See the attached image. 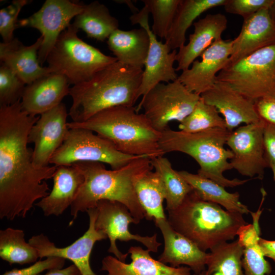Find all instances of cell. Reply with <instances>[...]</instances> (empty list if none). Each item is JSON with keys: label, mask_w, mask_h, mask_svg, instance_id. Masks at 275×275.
Returning <instances> with one entry per match:
<instances>
[{"label": "cell", "mask_w": 275, "mask_h": 275, "mask_svg": "<svg viewBox=\"0 0 275 275\" xmlns=\"http://www.w3.org/2000/svg\"><path fill=\"white\" fill-rule=\"evenodd\" d=\"M39 117L29 115L21 100L0 105V218L25 217L36 201L47 196L45 180L57 166L36 167L28 147V136Z\"/></svg>", "instance_id": "1"}, {"label": "cell", "mask_w": 275, "mask_h": 275, "mask_svg": "<svg viewBox=\"0 0 275 275\" xmlns=\"http://www.w3.org/2000/svg\"><path fill=\"white\" fill-rule=\"evenodd\" d=\"M72 165L81 172L84 181L70 206L73 217L69 226L79 212L95 207L101 200L123 204L139 223L145 217V211L136 197L135 183L140 175L153 169L150 158L141 157L121 168L111 170L97 162H81Z\"/></svg>", "instance_id": "2"}, {"label": "cell", "mask_w": 275, "mask_h": 275, "mask_svg": "<svg viewBox=\"0 0 275 275\" xmlns=\"http://www.w3.org/2000/svg\"><path fill=\"white\" fill-rule=\"evenodd\" d=\"M143 73V69L117 61L89 80L73 85L69 91L72 122L85 121L110 107L133 106L139 98Z\"/></svg>", "instance_id": "3"}, {"label": "cell", "mask_w": 275, "mask_h": 275, "mask_svg": "<svg viewBox=\"0 0 275 275\" xmlns=\"http://www.w3.org/2000/svg\"><path fill=\"white\" fill-rule=\"evenodd\" d=\"M69 129L90 130L111 142L120 152L152 159L163 156L159 147L161 132L133 106H117L101 111L81 122H68Z\"/></svg>", "instance_id": "4"}, {"label": "cell", "mask_w": 275, "mask_h": 275, "mask_svg": "<svg viewBox=\"0 0 275 275\" xmlns=\"http://www.w3.org/2000/svg\"><path fill=\"white\" fill-rule=\"evenodd\" d=\"M168 212L172 227L205 252L234 239L239 228L248 224L243 214L204 201L194 190L177 208Z\"/></svg>", "instance_id": "5"}, {"label": "cell", "mask_w": 275, "mask_h": 275, "mask_svg": "<svg viewBox=\"0 0 275 275\" xmlns=\"http://www.w3.org/2000/svg\"><path fill=\"white\" fill-rule=\"evenodd\" d=\"M232 131L215 128L206 131L187 133L167 128L161 134L159 144L166 154L180 152L188 155L198 163L197 174L210 179L224 187L243 185L250 179H229L224 173L233 169L230 161L234 156L230 149L225 148Z\"/></svg>", "instance_id": "6"}, {"label": "cell", "mask_w": 275, "mask_h": 275, "mask_svg": "<svg viewBox=\"0 0 275 275\" xmlns=\"http://www.w3.org/2000/svg\"><path fill=\"white\" fill-rule=\"evenodd\" d=\"M78 30L72 23L60 35L46 61L52 73L64 75L69 84L86 81L96 73L116 62L83 41L77 36Z\"/></svg>", "instance_id": "7"}, {"label": "cell", "mask_w": 275, "mask_h": 275, "mask_svg": "<svg viewBox=\"0 0 275 275\" xmlns=\"http://www.w3.org/2000/svg\"><path fill=\"white\" fill-rule=\"evenodd\" d=\"M216 81L229 84L254 102L275 97V44L223 68L217 74Z\"/></svg>", "instance_id": "8"}, {"label": "cell", "mask_w": 275, "mask_h": 275, "mask_svg": "<svg viewBox=\"0 0 275 275\" xmlns=\"http://www.w3.org/2000/svg\"><path fill=\"white\" fill-rule=\"evenodd\" d=\"M94 133L84 128L69 129L65 141L52 156L49 163L60 166L97 162L108 164L112 170H116L146 157L124 154L111 142Z\"/></svg>", "instance_id": "9"}, {"label": "cell", "mask_w": 275, "mask_h": 275, "mask_svg": "<svg viewBox=\"0 0 275 275\" xmlns=\"http://www.w3.org/2000/svg\"><path fill=\"white\" fill-rule=\"evenodd\" d=\"M201 96L189 91L178 79L161 82L151 89L138 104L137 112L144 114L157 131L162 132L168 124L181 122L195 108Z\"/></svg>", "instance_id": "10"}, {"label": "cell", "mask_w": 275, "mask_h": 275, "mask_svg": "<svg viewBox=\"0 0 275 275\" xmlns=\"http://www.w3.org/2000/svg\"><path fill=\"white\" fill-rule=\"evenodd\" d=\"M85 5L69 0H46L38 11L18 21L19 26L36 29L41 33L43 41L38 53L41 66L46 61L60 34L82 11Z\"/></svg>", "instance_id": "11"}, {"label": "cell", "mask_w": 275, "mask_h": 275, "mask_svg": "<svg viewBox=\"0 0 275 275\" xmlns=\"http://www.w3.org/2000/svg\"><path fill=\"white\" fill-rule=\"evenodd\" d=\"M264 125L262 119L245 124L232 131L227 141L234 155L230 164L242 176L262 179L265 169L269 167L263 140Z\"/></svg>", "instance_id": "12"}, {"label": "cell", "mask_w": 275, "mask_h": 275, "mask_svg": "<svg viewBox=\"0 0 275 275\" xmlns=\"http://www.w3.org/2000/svg\"><path fill=\"white\" fill-rule=\"evenodd\" d=\"M95 207L97 209L95 228L107 235L110 241L108 252L113 254L117 259L125 262L128 254H123L119 250L116 243L117 240H135L142 243L150 252H157L161 243L157 240L156 234L151 236H142L130 232L129 225L139 223L125 205L117 201L101 200Z\"/></svg>", "instance_id": "13"}, {"label": "cell", "mask_w": 275, "mask_h": 275, "mask_svg": "<svg viewBox=\"0 0 275 275\" xmlns=\"http://www.w3.org/2000/svg\"><path fill=\"white\" fill-rule=\"evenodd\" d=\"M149 12L144 7L130 17L132 24H139L149 35L150 45L144 65L139 98L144 96L151 89L161 82L168 83L178 79L174 64L177 51L171 49L166 43L157 40L148 23Z\"/></svg>", "instance_id": "14"}, {"label": "cell", "mask_w": 275, "mask_h": 275, "mask_svg": "<svg viewBox=\"0 0 275 275\" xmlns=\"http://www.w3.org/2000/svg\"><path fill=\"white\" fill-rule=\"evenodd\" d=\"M65 105L61 103L42 114L32 127L28 143H33L34 164L38 168L48 166L50 160L65 141L69 128Z\"/></svg>", "instance_id": "15"}, {"label": "cell", "mask_w": 275, "mask_h": 275, "mask_svg": "<svg viewBox=\"0 0 275 275\" xmlns=\"http://www.w3.org/2000/svg\"><path fill=\"white\" fill-rule=\"evenodd\" d=\"M87 212L89 217L88 229L80 237L66 247H57L43 233L32 236L29 242L37 250L39 258L55 257L68 259L77 267L81 275L96 274L90 266V255L95 242L106 239L107 236L95 228L96 207L90 208Z\"/></svg>", "instance_id": "16"}, {"label": "cell", "mask_w": 275, "mask_h": 275, "mask_svg": "<svg viewBox=\"0 0 275 275\" xmlns=\"http://www.w3.org/2000/svg\"><path fill=\"white\" fill-rule=\"evenodd\" d=\"M233 40L215 41L178 79L190 92L201 95L211 89L217 74L225 67L231 55Z\"/></svg>", "instance_id": "17"}, {"label": "cell", "mask_w": 275, "mask_h": 275, "mask_svg": "<svg viewBox=\"0 0 275 275\" xmlns=\"http://www.w3.org/2000/svg\"><path fill=\"white\" fill-rule=\"evenodd\" d=\"M201 97L223 116L226 128L230 131L242 123H255L261 119L255 102L226 82L216 81L211 89L201 95Z\"/></svg>", "instance_id": "18"}, {"label": "cell", "mask_w": 275, "mask_h": 275, "mask_svg": "<svg viewBox=\"0 0 275 275\" xmlns=\"http://www.w3.org/2000/svg\"><path fill=\"white\" fill-rule=\"evenodd\" d=\"M269 9H263L243 19L240 32L233 40L231 55L224 68L275 44V22Z\"/></svg>", "instance_id": "19"}, {"label": "cell", "mask_w": 275, "mask_h": 275, "mask_svg": "<svg viewBox=\"0 0 275 275\" xmlns=\"http://www.w3.org/2000/svg\"><path fill=\"white\" fill-rule=\"evenodd\" d=\"M154 221L164 239V250L158 257L159 261L174 267L186 265L195 273L205 269L208 253L200 250L193 242L175 230L167 218Z\"/></svg>", "instance_id": "20"}, {"label": "cell", "mask_w": 275, "mask_h": 275, "mask_svg": "<svg viewBox=\"0 0 275 275\" xmlns=\"http://www.w3.org/2000/svg\"><path fill=\"white\" fill-rule=\"evenodd\" d=\"M227 24V18L222 13L209 14L195 22L194 31L189 35L188 43L177 51L176 71L188 69L214 42L222 39Z\"/></svg>", "instance_id": "21"}, {"label": "cell", "mask_w": 275, "mask_h": 275, "mask_svg": "<svg viewBox=\"0 0 275 275\" xmlns=\"http://www.w3.org/2000/svg\"><path fill=\"white\" fill-rule=\"evenodd\" d=\"M69 84L61 74L51 73L25 87L21 99L22 109L29 115L37 116L60 104L69 94Z\"/></svg>", "instance_id": "22"}, {"label": "cell", "mask_w": 275, "mask_h": 275, "mask_svg": "<svg viewBox=\"0 0 275 275\" xmlns=\"http://www.w3.org/2000/svg\"><path fill=\"white\" fill-rule=\"evenodd\" d=\"M150 252L139 246H131L130 263L107 256L102 260L101 270L107 271V275H191L189 267L168 266L153 259Z\"/></svg>", "instance_id": "23"}, {"label": "cell", "mask_w": 275, "mask_h": 275, "mask_svg": "<svg viewBox=\"0 0 275 275\" xmlns=\"http://www.w3.org/2000/svg\"><path fill=\"white\" fill-rule=\"evenodd\" d=\"M43 38L40 36L33 44L25 46L17 38L0 43V59L26 84L52 72L48 67H42L38 60V53Z\"/></svg>", "instance_id": "24"}, {"label": "cell", "mask_w": 275, "mask_h": 275, "mask_svg": "<svg viewBox=\"0 0 275 275\" xmlns=\"http://www.w3.org/2000/svg\"><path fill=\"white\" fill-rule=\"evenodd\" d=\"M50 193L35 205L46 216H59L71 206L84 181L81 172L74 165L57 166Z\"/></svg>", "instance_id": "25"}, {"label": "cell", "mask_w": 275, "mask_h": 275, "mask_svg": "<svg viewBox=\"0 0 275 275\" xmlns=\"http://www.w3.org/2000/svg\"><path fill=\"white\" fill-rule=\"evenodd\" d=\"M107 44L118 62L138 68L144 67L150 39L144 28L128 31L118 29L108 38Z\"/></svg>", "instance_id": "26"}, {"label": "cell", "mask_w": 275, "mask_h": 275, "mask_svg": "<svg viewBox=\"0 0 275 275\" xmlns=\"http://www.w3.org/2000/svg\"><path fill=\"white\" fill-rule=\"evenodd\" d=\"M227 0H181L165 43L171 50L185 44L186 33L199 16L209 9L224 6Z\"/></svg>", "instance_id": "27"}, {"label": "cell", "mask_w": 275, "mask_h": 275, "mask_svg": "<svg viewBox=\"0 0 275 275\" xmlns=\"http://www.w3.org/2000/svg\"><path fill=\"white\" fill-rule=\"evenodd\" d=\"M178 172L202 200L217 204L231 212L243 215L250 212L248 207L240 201L238 193H229L224 186L198 174L186 171Z\"/></svg>", "instance_id": "28"}, {"label": "cell", "mask_w": 275, "mask_h": 275, "mask_svg": "<svg viewBox=\"0 0 275 275\" xmlns=\"http://www.w3.org/2000/svg\"><path fill=\"white\" fill-rule=\"evenodd\" d=\"M72 24L84 31L88 37L99 41L108 39L119 27L118 20L111 15L105 5L98 1L85 5Z\"/></svg>", "instance_id": "29"}, {"label": "cell", "mask_w": 275, "mask_h": 275, "mask_svg": "<svg viewBox=\"0 0 275 275\" xmlns=\"http://www.w3.org/2000/svg\"><path fill=\"white\" fill-rule=\"evenodd\" d=\"M135 190L147 219L167 218L163 207L164 193L155 171L149 170L140 175L135 182Z\"/></svg>", "instance_id": "30"}, {"label": "cell", "mask_w": 275, "mask_h": 275, "mask_svg": "<svg viewBox=\"0 0 275 275\" xmlns=\"http://www.w3.org/2000/svg\"><path fill=\"white\" fill-rule=\"evenodd\" d=\"M154 171L158 175L164 193L166 209L177 208L186 197L193 190L192 187L174 170L166 157L160 156L151 159Z\"/></svg>", "instance_id": "31"}, {"label": "cell", "mask_w": 275, "mask_h": 275, "mask_svg": "<svg viewBox=\"0 0 275 275\" xmlns=\"http://www.w3.org/2000/svg\"><path fill=\"white\" fill-rule=\"evenodd\" d=\"M210 251L206 262L209 275H245L243 248L237 240L218 244Z\"/></svg>", "instance_id": "32"}, {"label": "cell", "mask_w": 275, "mask_h": 275, "mask_svg": "<svg viewBox=\"0 0 275 275\" xmlns=\"http://www.w3.org/2000/svg\"><path fill=\"white\" fill-rule=\"evenodd\" d=\"M0 257L11 265L35 263L39 258L37 250L25 241L23 231L12 228L0 231Z\"/></svg>", "instance_id": "33"}, {"label": "cell", "mask_w": 275, "mask_h": 275, "mask_svg": "<svg viewBox=\"0 0 275 275\" xmlns=\"http://www.w3.org/2000/svg\"><path fill=\"white\" fill-rule=\"evenodd\" d=\"M217 109L206 103L201 97L195 108L180 122V131L196 133L215 128H227L225 121Z\"/></svg>", "instance_id": "34"}, {"label": "cell", "mask_w": 275, "mask_h": 275, "mask_svg": "<svg viewBox=\"0 0 275 275\" xmlns=\"http://www.w3.org/2000/svg\"><path fill=\"white\" fill-rule=\"evenodd\" d=\"M181 0H143L153 17L152 32L161 39H166Z\"/></svg>", "instance_id": "35"}, {"label": "cell", "mask_w": 275, "mask_h": 275, "mask_svg": "<svg viewBox=\"0 0 275 275\" xmlns=\"http://www.w3.org/2000/svg\"><path fill=\"white\" fill-rule=\"evenodd\" d=\"M26 85L5 64L0 67V105H11L21 100Z\"/></svg>", "instance_id": "36"}, {"label": "cell", "mask_w": 275, "mask_h": 275, "mask_svg": "<svg viewBox=\"0 0 275 275\" xmlns=\"http://www.w3.org/2000/svg\"><path fill=\"white\" fill-rule=\"evenodd\" d=\"M259 242V240L243 247L242 265L245 275H266L271 271Z\"/></svg>", "instance_id": "37"}, {"label": "cell", "mask_w": 275, "mask_h": 275, "mask_svg": "<svg viewBox=\"0 0 275 275\" xmlns=\"http://www.w3.org/2000/svg\"><path fill=\"white\" fill-rule=\"evenodd\" d=\"M30 1L14 0L0 10V34L3 42L8 43L14 38V30L19 26L18 16L22 7Z\"/></svg>", "instance_id": "38"}, {"label": "cell", "mask_w": 275, "mask_h": 275, "mask_svg": "<svg viewBox=\"0 0 275 275\" xmlns=\"http://www.w3.org/2000/svg\"><path fill=\"white\" fill-rule=\"evenodd\" d=\"M274 0H227L223 6L227 13L241 16L243 19L263 9H269Z\"/></svg>", "instance_id": "39"}, {"label": "cell", "mask_w": 275, "mask_h": 275, "mask_svg": "<svg viewBox=\"0 0 275 275\" xmlns=\"http://www.w3.org/2000/svg\"><path fill=\"white\" fill-rule=\"evenodd\" d=\"M65 262V259L49 257L44 260H40L28 267L21 269L14 268L5 272L2 275H38L46 270L62 269Z\"/></svg>", "instance_id": "40"}, {"label": "cell", "mask_w": 275, "mask_h": 275, "mask_svg": "<svg viewBox=\"0 0 275 275\" xmlns=\"http://www.w3.org/2000/svg\"><path fill=\"white\" fill-rule=\"evenodd\" d=\"M255 104L259 117L266 122L275 125V97L260 99Z\"/></svg>", "instance_id": "41"}, {"label": "cell", "mask_w": 275, "mask_h": 275, "mask_svg": "<svg viewBox=\"0 0 275 275\" xmlns=\"http://www.w3.org/2000/svg\"><path fill=\"white\" fill-rule=\"evenodd\" d=\"M263 140L267 159L270 163L275 164V125L265 121Z\"/></svg>", "instance_id": "42"}, {"label": "cell", "mask_w": 275, "mask_h": 275, "mask_svg": "<svg viewBox=\"0 0 275 275\" xmlns=\"http://www.w3.org/2000/svg\"><path fill=\"white\" fill-rule=\"evenodd\" d=\"M259 243L264 256L271 259L275 262V240L261 238Z\"/></svg>", "instance_id": "43"}, {"label": "cell", "mask_w": 275, "mask_h": 275, "mask_svg": "<svg viewBox=\"0 0 275 275\" xmlns=\"http://www.w3.org/2000/svg\"><path fill=\"white\" fill-rule=\"evenodd\" d=\"M38 275H81V274L77 267L73 264L65 268L52 269L45 274Z\"/></svg>", "instance_id": "44"}, {"label": "cell", "mask_w": 275, "mask_h": 275, "mask_svg": "<svg viewBox=\"0 0 275 275\" xmlns=\"http://www.w3.org/2000/svg\"><path fill=\"white\" fill-rule=\"evenodd\" d=\"M269 10L270 16L275 22V0Z\"/></svg>", "instance_id": "45"}, {"label": "cell", "mask_w": 275, "mask_h": 275, "mask_svg": "<svg viewBox=\"0 0 275 275\" xmlns=\"http://www.w3.org/2000/svg\"><path fill=\"white\" fill-rule=\"evenodd\" d=\"M269 167L271 168L273 175V178L275 181V164L270 163Z\"/></svg>", "instance_id": "46"}, {"label": "cell", "mask_w": 275, "mask_h": 275, "mask_svg": "<svg viewBox=\"0 0 275 275\" xmlns=\"http://www.w3.org/2000/svg\"><path fill=\"white\" fill-rule=\"evenodd\" d=\"M193 275H209V274L206 269H205L199 273H194Z\"/></svg>", "instance_id": "47"}, {"label": "cell", "mask_w": 275, "mask_h": 275, "mask_svg": "<svg viewBox=\"0 0 275 275\" xmlns=\"http://www.w3.org/2000/svg\"><path fill=\"white\" fill-rule=\"evenodd\" d=\"M95 275H96V274H95Z\"/></svg>", "instance_id": "48"}]
</instances>
